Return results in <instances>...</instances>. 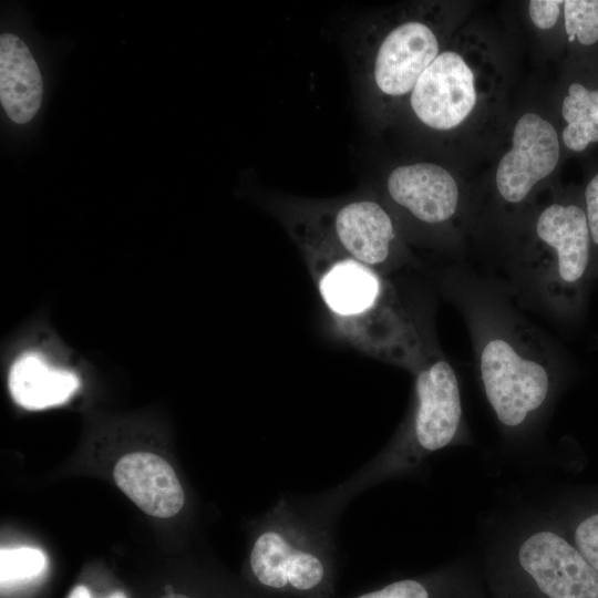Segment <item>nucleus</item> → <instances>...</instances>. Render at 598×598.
<instances>
[{"label": "nucleus", "mask_w": 598, "mask_h": 598, "mask_svg": "<svg viewBox=\"0 0 598 598\" xmlns=\"http://www.w3.org/2000/svg\"><path fill=\"white\" fill-rule=\"evenodd\" d=\"M276 215L299 248L336 332L358 351L413 372L429 357L392 283L343 252L296 199Z\"/></svg>", "instance_id": "f257e3e1"}, {"label": "nucleus", "mask_w": 598, "mask_h": 598, "mask_svg": "<svg viewBox=\"0 0 598 598\" xmlns=\"http://www.w3.org/2000/svg\"><path fill=\"white\" fill-rule=\"evenodd\" d=\"M337 518L316 498L281 497L264 516L248 555L250 578L269 598H332Z\"/></svg>", "instance_id": "f03ea898"}, {"label": "nucleus", "mask_w": 598, "mask_h": 598, "mask_svg": "<svg viewBox=\"0 0 598 598\" xmlns=\"http://www.w3.org/2000/svg\"><path fill=\"white\" fill-rule=\"evenodd\" d=\"M526 324L496 306H481L472 320L482 388L497 421L511 430L537 415L553 389L549 353Z\"/></svg>", "instance_id": "7ed1b4c3"}, {"label": "nucleus", "mask_w": 598, "mask_h": 598, "mask_svg": "<svg viewBox=\"0 0 598 598\" xmlns=\"http://www.w3.org/2000/svg\"><path fill=\"white\" fill-rule=\"evenodd\" d=\"M414 374L412 411L386 448L341 485L318 496L332 514L339 516L358 493L404 474L456 439L463 412L453 367L444 358L429 355Z\"/></svg>", "instance_id": "20e7f679"}, {"label": "nucleus", "mask_w": 598, "mask_h": 598, "mask_svg": "<svg viewBox=\"0 0 598 598\" xmlns=\"http://www.w3.org/2000/svg\"><path fill=\"white\" fill-rule=\"evenodd\" d=\"M441 48L442 32L430 9H405L361 27L353 65L369 112L385 116L406 102Z\"/></svg>", "instance_id": "39448f33"}, {"label": "nucleus", "mask_w": 598, "mask_h": 598, "mask_svg": "<svg viewBox=\"0 0 598 598\" xmlns=\"http://www.w3.org/2000/svg\"><path fill=\"white\" fill-rule=\"evenodd\" d=\"M535 235L525 275L548 307L566 309L588 276L594 251L584 207L548 205L536 219Z\"/></svg>", "instance_id": "423d86ee"}, {"label": "nucleus", "mask_w": 598, "mask_h": 598, "mask_svg": "<svg viewBox=\"0 0 598 598\" xmlns=\"http://www.w3.org/2000/svg\"><path fill=\"white\" fill-rule=\"evenodd\" d=\"M350 257L385 275L405 264L398 223L389 207L368 195L338 200H298Z\"/></svg>", "instance_id": "0eeeda50"}, {"label": "nucleus", "mask_w": 598, "mask_h": 598, "mask_svg": "<svg viewBox=\"0 0 598 598\" xmlns=\"http://www.w3.org/2000/svg\"><path fill=\"white\" fill-rule=\"evenodd\" d=\"M476 74L457 50H442L415 83L406 103L414 118L433 131L462 125L477 104Z\"/></svg>", "instance_id": "6e6552de"}, {"label": "nucleus", "mask_w": 598, "mask_h": 598, "mask_svg": "<svg viewBox=\"0 0 598 598\" xmlns=\"http://www.w3.org/2000/svg\"><path fill=\"white\" fill-rule=\"evenodd\" d=\"M517 561L548 598H598V574L564 528H539L517 546Z\"/></svg>", "instance_id": "1a4fd4ad"}, {"label": "nucleus", "mask_w": 598, "mask_h": 598, "mask_svg": "<svg viewBox=\"0 0 598 598\" xmlns=\"http://www.w3.org/2000/svg\"><path fill=\"white\" fill-rule=\"evenodd\" d=\"M559 141L550 122L527 112L515 124L512 147L496 168L495 185L503 200L524 202L536 184L549 176L559 161Z\"/></svg>", "instance_id": "9d476101"}, {"label": "nucleus", "mask_w": 598, "mask_h": 598, "mask_svg": "<svg viewBox=\"0 0 598 598\" xmlns=\"http://www.w3.org/2000/svg\"><path fill=\"white\" fill-rule=\"evenodd\" d=\"M390 205L422 227H440L456 215L460 188L453 175L431 162L395 166L384 181Z\"/></svg>", "instance_id": "9b49d317"}, {"label": "nucleus", "mask_w": 598, "mask_h": 598, "mask_svg": "<svg viewBox=\"0 0 598 598\" xmlns=\"http://www.w3.org/2000/svg\"><path fill=\"white\" fill-rule=\"evenodd\" d=\"M113 477L117 487L151 516L169 518L184 506L185 494L175 471L157 454H124L113 468Z\"/></svg>", "instance_id": "f8f14e48"}, {"label": "nucleus", "mask_w": 598, "mask_h": 598, "mask_svg": "<svg viewBox=\"0 0 598 598\" xmlns=\"http://www.w3.org/2000/svg\"><path fill=\"white\" fill-rule=\"evenodd\" d=\"M42 79L25 43L11 33L0 38V101L10 120L24 124L37 114Z\"/></svg>", "instance_id": "ddd939ff"}, {"label": "nucleus", "mask_w": 598, "mask_h": 598, "mask_svg": "<svg viewBox=\"0 0 598 598\" xmlns=\"http://www.w3.org/2000/svg\"><path fill=\"white\" fill-rule=\"evenodd\" d=\"M8 385L17 404L43 410L66 402L80 381L74 372L52 365L42 354L27 352L11 365Z\"/></svg>", "instance_id": "4468645a"}, {"label": "nucleus", "mask_w": 598, "mask_h": 598, "mask_svg": "<svg viewBox=\"0 0 598 598\" xmlns=\"http://www.w3.org/2000/svg\"><path fill=\"white\" fill-rule=\"evenodd\" d=\"M565 121L561 138L564 145L575 153L598 143V86L588 87L573 82L561 103Z\"/></svg>", "instance_id": "2eb2a0df"}, {"label": "nucleus", "mask_w": 598, "mask_h": 598, "mask_svg": "<svg viewBox=\"0 0 598 598\" xmlns=\"http://www.w3.org/2000/svg\"><path fill=\"white\" fill-rule=\"evenodd\" d=\"M563 528L598 574V492L573 508Z\"/></svg>", "instance_id": "dca6fc26"}, {"label": "nucleus", "mask_w": 598, "mask_h": 598, "mask_svg": "<svg viewBox=\"0 0 598 598\" xmlns=\"http://www.w3.org/2000/svg\"><path fill=\"white\" fill-rule=\"evenodd\" d=\"M564 27L569 42L592 47L598 42V0L564 1Z\"/></svg>", "instance_id": "f3484780"}, {"label": "nucleus", "mask_w": 598, "mask_h": 598, "mask_svg": "<svg viewBox=\"0 0 598 598\" xmlns=\"http://www.w3.org/2000/svg\"><path fill=\"white\" fill-rule=\"evenodd\" d=\"M44 554L33 547L2 548L0 551V571L2 586L38 576L45 567Z\"/></svg>", "instance_id": "a211bd4d"}, {"label": "nucleus", "mask_w": 598, "mask_h": 598, "mask_svg": "<svg viewBox=\"0 0 598 598\" xmlns=\"http://www.w3.org/2000/svg\"><path fill=\"white\" fill-rule=\"evenodd\" d=\"M564 1L557 0H532L528 3V12L532 22L542 30L551 29L559 17Z\"/></svg>", "instance_id": "6ab92c4d"}, {"label": "nucleus", "mask_w": 598, "mask_h": 598, "mask_svg": "<svg viewBox=\"0 0 598 598\" xmlns=\"http://www.w3.org/2000/svg\"><path fill=\"white\" fill-rule=\"evenodd\" d=\"M584 209L590 231L592 248H598V173L589 179L585 187Z\"/></svg>", "instance_id": "aec40b11"}, {"label": "nucleus", "mask_w": 598, "mask_h": 598, "mask_svg": "<svg viewBox=\"0 0 598 598\" xmlns=\"http://www.w3.org/2000/svg\"><path fill=\"white\" fill-rule=\"evenodd\" d=\"M69 598H91L90 591L84 586H78L73 589ZM109 598H126L122 592H115Z\"/></svg>", "instance_id": "412c9836"}, {"label": "nucleus", "mask_w": 598, "mask_h": 598, "mask_svg": "<svg viewBox=\"0 0 598 598\" xmlns=\"http://www.w3.org/2000/svg\"><path fill=\"white\" fill-rule=\"evenodd\" d=\"M161 598H190V597H188L186 595H183V594H175V592L173 594V592H171V594H167V595H165V596H163Z\"/></svg>", "instance_id": "4be33fe9"}]
</instances>
